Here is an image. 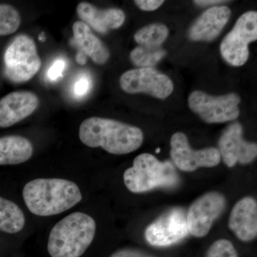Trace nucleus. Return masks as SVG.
Returning <instances> with one entry per match:
<instances>
[{"mask_svg":"<svg viewBox=\"0 0 257 257\" xmlns=\"http://www.w3.org/2000/svg\"><path fill=\"white\" fill-rule=\"evenodd\" d=\"M21 25L18 10L12 5L0 4V36H7L18 31Z\"/></svg>","mask_w":257,"mask_h":257,"instance_id":"obj_22","label":"nucleus"},{"mask_svg":"<svg viewBox=\"0 0 257 257\" xmlns=\"http://www.w3.org/2000/svg\"><path fill=\"white\" fill-rule=\"evenodd\" d=\"M77 13L82 23L96 32L106 34L110 30L119 28L125 21V14L118 8L98 9L89 3H79Z\"/></svg>","mask_w":257,"mask_h":257,"instance_id":"obj_16","label":"nucleus"},{"mask_svg":"<svg viewBox=\"0 0 257 257\" xmlns=\"http://www.w3.org/2000/svg\"><path fill=\"white\" fill-rule=\"evenodd\" d=\"M4 62L5 75L14 83L30 80L42 65L35 41L24 34L15 37L7 48Z\"/></svg>","mask_w":257,"mask_h":257,"instance_id":"obj_5","label":"nucleus"},{"mask_svg":"<svg viewBox=\"0 0 257 257\" xmlns=\"http://www.w3.org/2000/svg\"><path fill=\"white\" fill-rule=\"evenodd\" d=\"M226 205L224 196L217 192H208L197 199L187 211L189 233L195 237L205 236Z\"/></svg>","mask_w":257,"mask_h":257,"instance_id":"obj_10","label":"nucleus"},{"mask_svg":"<svg viewBox=\"0 0 257 257\" xmlns=\"http://www.w3.org/2000/svg\"><path fill=\"white\" fill-rule=\"evenodd\" d=\"M119 84L121 89L128 94L146 93L161 99L168 97L174 90L170 77L152 67L124 72L120 77Z\"/></svg>","mask_w":257,"mask_h":257,"instance_id":"obj_8","label":"nucleus"},{"mask_svg":"<svg viewBox=\"0 0 257 257\" xmlns=\"http://www.w3.org/2000/svg\"><path fill=\"white\" fill-rule=\"evenodd\" d=\"M76 60H77V63L79 64H84L87 62V58H86V55L82 53V52H78L76 57Z\"/></svg>","mask_w":257,"mask_h":257,"instance_id":"obj_29","label":"nucleus"},{"mask_svg":"<svg viewBox=\"0 0 257 257\" xmlns=\"http://www.w3.org/2000/svg\"><path fill=\"white\" fill-rule=\"evenodd\" d=\"M40 101L35 93L19 91L0 99V127L8 128L30 116L38 107Z\"/></svg>","mask_w":257,"mask_h":257,"instance_id":"obj_13","label":"nucleus"},{"mask_svg":"<svg viewBox=\"0 0 257 257\" xmlns=\"http://www.w3.org/2000/svg\"><path fill=\"white\" fill-rule=\"evenodd\" d=\"M23 198L34 215L48 217L59 215L82 202L80 187L73 181L63 178H37L24 186Z\"/></svg>","mask_w":257,"mask_h":257,"instance_id":"obj_1","label":"nucleus"},{"mask_svg":"<svg viewBox=\"0 0 257 257\" xmlns=\"http://www.w3.org/2000/svg\"><path fill=\"white\" fill-rule=\"evenodd\" d=\"M126 188L133 193H143L159 187H175L179 182L175 167L170 162H162L151 154L138 155L133 167L123 175Z\"/></svg>","mask_w":257,"mask_h":257,"instance_id":"obj_4","label":"nucleus"},{"mask_svg":"<svg viewBox=\"0 0 257 257\" xmlns=\"http://www.w3.org/2000/svg\"><path fill=\"white\" fill-rule=\"evenodd\" d=\"M229 229L242 241H252L257 236V203L244 197L235 204L230 214Z\"/></svg>","mask_w":257,"mask_h":257,"instance_id":"obj_14","label":"nucleus"},{"mask_svg":"<svg viewBox=\"0 0 257 257\" xmlns=\"http://www.w3.org/2000/svg\"><path fill=\"white\" fill-rule=\"evenodd\" d=\"M96 221L83 211H74L57 221L49 233L50 257H81L95 237Z\"/></svg>","mask_w":257,"mask_h":257,"instance_id":"obj_3","label":"nucleus"},{"mask_svg":"<svg viewBox=\"0 0 257 257\" xmlns=\"http://www.w3.org/2000/svg\"><path fill=\"white\" fill-rule=\"evenodd\" d=\"M169 35L167 27L162 24H152L139 30L135 35V40L140 46L161 47Z\"/></svg>","mask_w":257,"mask_h":257,"instance_id":"obj_20","label":"nucleus"},{"mask_svg":"<svg viewBox=\"0 0 257 257\" xmlns=\"http://www.w3.org/2000/svg\"><path fill=\"white\" fill-rule=\"evenodd\" d=\"M206 257H238V253L231 241L221 239L211 245Z\"/></svg>","mask_w":257,"mask_h":257,"instance_id":"obj_23","label":"nucleus"},{"mask_svg":"<svg viewBox=\"0 0 257 257\" xmlns=\"http://www.w3.org/2000/svg\"><path fill=\"white\" fill-rule=\"evenodd\" d=\"M218 150L228 167H233L237 163H251L257 155L256 144L243 140V127L239 122L226 128L219 139Z\"/></svg>","mask_w":257,"mask_h":257,"instance_id":"obj_12","label":"nucleus"},{"mask_svg":"<svg viewBox=\"0 0 257 257\" xmlns=\"http://www.w3.org/2000/svg\"><path fill=\"white\" fill-rule=\"evenodd\" d=\"M45 37L43 36V35H42H42H40V40H42V41H44V40H45Z\"/></svg>","mask_w":257,"mask_h":257,"instance_id":"obj_30","label":"nucleus"},{"mask_svg":"<svg viewBox=\"0 0 257 257\" xmlns=\"http://www.w3.org/2000/svg\"><path fill=\"white\" fill-rule=\"evenodd\" d=\"M91 87V81L85 74L81 75L74 83V94L79 98H82L89 92Z\"/></svg>","mask_w":257,"mask_h":257,"instance_id":"obj_24","label":"nucleus"},{"mask_svg":"<svg viewBox=\"0 0 257 257\" xmlns=\"http://www.w3.org/2000/svg\"><path fill=\"white\" fill-rule=\"evenodd\" d=\"M257 40V13L249 11L241 15L221 42V56L227 63L240 67L249 55L248 45Z\"/></svg>","mask_w":257,"mask_h":257,"instance_id":"obj_6","label":"nucleus"},{"mask_svg":"<svg viewBox=\"0 0 257 257\" xmlns=\"http://www.w3.org/2000/svg\"><path fill=\"white\" fill-rule=\"evenodd\" d=\"M170 155L177 168L183 172H194L199 167H214L221 161L218 149L194 150L185 134L177 133L171 138Z\"/></svg>","mask_w":257,"mask_h":257,"instance_id":"obj_11","label":"nucleus"},{"mask_svg":"<svg viewBox=\"0 0 257 257\" xmlns=\"http://www.w3.org/2000/svg\"><path fill=\"white\" fill-rule=\"evenodd\" d=\"M194 3L197 5H200V6H207V5L220 4V3H225V1H221V0H197V1H194Z\"/></svg>","mask_w":257,"mask_h":257,"instance_id":"obj_28","label":"nucleus"},{"mask_svg":"<svg viewBox=\"0 0 257 257\" xmlns=\"http://www.w3.org/2000/svg\"><path fill=\"white\" fill-rule=\"evenodd\" d=\"M166 55L162 47H136L130 53V60L140 68H147L156 65Z\"/></svg>","mask_w":257,"mask_h":257,"instance_id":"obj_21","label":"nucleus"},{"mask_svg":"<svg viewBox=\"0 0 257 257\" xmlns=\"http://www.w3.org/2000/svg\"><path fill=\"white\" fill-rule=\"evenodd\" d=\"M239 96L235 93L212 96L202 91H194L189 96V108L206 122L223 123L239 116Z\"/></svg>","mask_w":257,"mask_h":257,"instance_id":"obj_7","label":"nucleus"},{"mask_svg":"<svg viewBox=\"0 0 257 257\" xmlns=\"http://www.w3.org/2000/svg\"><path fill=\"white\" fill-rule=\"evenodd\" d=\"M81 143L91 148L101 147L108 153L126 155L143 145L141 128L116 120L92 116L84 120L79 130Z\"/></svg>","mask_w":257,"mask_h":257,"instance_id":"obj_2","label":"nucleus"},{"mask_svg":"<svg viewBox=\"0 0 257 257\" xmlns=\"http://www.w3.org/2000/svg\"><path fill=\"white\" fill-rule=\"evenodd\" d=\"M26 224L25 213L16 203L0 197V231L15 234Z\"/></svg>","mask_w":257,"mask_h":257,"instance_id":"obj_19","label":"nucleus"},{"mask_svg":"<svg viewBox=\"0 0 257 257\" xmlns=\"http://www.w3.org/2000/svg\"><path fill=\"white\" fill-rule=\"evenodd\" d=\"M135 4L138 5L140 9L144 11H154L160 8L163 5L164 1L162 0H136Z\"/></svg>","mask_w":257,"mask_h":257,"instance_id":"obj_26","label":"nucleus"},{"mask_svg":"<svg viewBox=\"0 0 257 257\" xmlns=\"http://www.w3.org/2000/svg\"><path fill=\"white\" fill-rule=\"evenodd\" d=\"M65 67V61L62 59L55 60L47 71V77L52 82L62 78L63 77V72Z\"/></svg>","mask_w":257,"mask_h":257,"instance_id":"obj_25","label":"nucleus"},{"mask_svg":"<svg viewBox=\"0 0 257 257\" xmlns=\"http://www.w3.org/2000/svg\"><path fill=\"white\" fill-rule=\"evenodd\" d=\"M189 233L187 211L173 208L149 225L145 236L152 246H168L184 239Z\"/></svg>","mask_w":257,"mask_h":257,"instance_id":"obj_9","label":"nucleus"},{"mask_svg":"<svg viewBox=\"0 0 257 257\" xmlns=\"http://www.w3.org/2000/svg\"><path fill=\"white\" fill-rule=\"evenodd\" d=\"M34 147L31 142L20 135L0 138V165H17L32 158Z\"/></svg>","mask_w":257,"mask_h":257,"instance_id":"obj_18","label":"nucleus"},{"mask_svg":"<svg viewBox=\"0 0 257 257\" xmlns=\"http://www.w3.org/2000/svg\"><path fill=\"white\" fill-rule=\"evenodd\" d=\"M231 13V10L226 6L206 10L189 29V38L194 41H212L229 21Z\"/></svg>","mask_w":257,"mask_h":257,"instance_id":"obj_15","label":"nucleus"},{"mask_svg":"<svg viewBox=\"0 0 257 257\" xmlns=\"http://www.w3.org/2000/svg\"><path fill=\"white\" fill-rule=\"evenodd\" d=\"M109 257H154L133 248H122L115 251Z\"/></svg>","mask_w":257,"mask_h":257,"instance_id":"obj_27","label":"nucleus"},{"mask_svg":"<svg viewBox=\"0 0 257 257\" xmlns=\"http://www.w3.org/2000/svg\"><path fill=\"white\" fill-rule=\"evenodd\" d=\"M74 41L81 52L92 59L94 63L104 64L109 60V51L92 30L82 21H77L72 27Z\"/></svg>","mask_w":257,"mask_h":257,"instance_id":"obj_17","label":"nucleus"}]
</instances>
